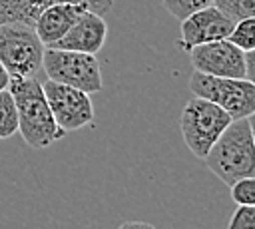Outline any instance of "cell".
<instances>
[{"label":"cell","mask_w":255,"mask_h":229,"mask_svg":"<svg viewBox=\"0 0 255 229\" xmlns=\"http://www.w3.org/2000/svg\"><path fill=\"white\" fill-rule=\"evenodd\" d=\"M18 114V131L26 145L42 149L62 139L66 131L56 123L42 84L34 76H14L8 86Z\"/></svg>","instance_id":"cell-1"},{"label":"cell","mask_w":255,"mask_h":229,"mask_svg":"<svg viewBox=\"0 0 255 229\" xmlns=\"http://www.w3.org/2000/svg\"><path fill=\"white\" fill-rule=\"evenodd\" d=\"M203 161L225 185L255 175V143L247 117L231 119L205 153Z\"/></svg>","instance_id":"cell-2"},{"label":"cell","mask_w":255,"mask_h":229,"mask_svg":"<svg viewBox=\"0 0 255 229\" xmlns=\"http://www.w3.org/2000/svg\"><path fill=\"white\" fill-rule=\"evenodd\" d=\"M229 121L231 115L223 108L205 98L193 96L181 110L179 129L187 149L195 157L203 159L221 131L229 125Z\"/></svg>","instance_id":"cell-3"},{"label":"cell","mask_w":255,"mask_h":229,"mask_svg":"<svg viewBox=\"0 0 255 229\" xmlns=\"http://www.w3.org/2000/svg\"><path fill=\"white\" fill-rule=\"evenodd\" d=\"M42 68L48 80L78 88L86 94H96L104 88L102 68L96 54L46 46L42 56Z\"/></svg>","instance_id":"cell-4"},{"label":"cell","mask_w":255,"mask_h":229,"mask_svg":"<svg viewBox=\"0 0 255 229\" xmlns=\"http://www.w3.org/2000/svg\"><path fill=\"white\" fill-rule=\"evenodd\" d=\"M189 90L193 96L205 98L223 108L231 119L247 117L255 112V84L247 78H219L193 70Z\"/></svg>","instance_id":"cell-5"},{"label":"cell","mask_w":255,"mask_h":229,"mask_svg":"<svg viewBox=\"0 0 255 229\" xmlns=\"http://www.w3.org/2000/svg\"><path fill=\"white\" fill-rule=\"evenodd\" d=\"M44 44L28 24H0V64L10 78L34 76L42 68Z\"/></svg>","instance_id":"cell-6"},{"label":"cell","mask_w":255,"mask_h":229,"mask_svg":"<svg viewBox=\"0 0 255 229\" xmlns=\"http://www.w3.org/2000/svg\"><path fill=\"white\" fill-rule=\"evenodd\" d=\"M42 90L56 123L66 133L94 123V104L90 94L54 80H46Z\"/></svg>","instance_id":"cell-7"},{"label":"cell","mask_w":255,"mask_h":229,"mask_svg":"<svg viewBox=\"0 0 255 229\" xmlns=\"http://www.w3.org/2000/svg\"><path fill=\"white\" fill-rule=\"evenodd\" d=\"M187 54L195 72L219 78H245V52L227 38L193 46Z\"/></svg>","instance_id":"cell-8"},{"label":"cell","mask_w":255,"mask_h":229,"mask_svg":"<svg viewBox=\"0 0 255 229\" xmlns=\"http://www.w3.org/2000/svg\"><path fill=\"white\" fill-rule=\"evenodd\" d=\"M235 26V20H231L225 12L215 8L213 4L199 8L185 16L181 20V36L177 40V48L183 52H189L193 46L225 40Z\"/></svg>","instance_id":"cell-9"},{"label":"cell","mask_w":255,"mask_h":229,"mask_svg":"<svg viewBox=\"0 0 255 229\" xmlns=\"http://www.w3.org/2000/svg\"><path fill=\"white\" fill-rule=\"evenodd\" d=\"M106 38H108V24L104 16L94 10H86L58 42L50 44V48L98 54L104 48Z\"/></svg>","instance_id":"cell-10"},{"label":"cell","mask_w":255,"mask_h":229,"mask_svg":"<svg viewBox=\"0 0 255 229\" xmlns=\"http://www.w3.org/2000/svg\"><path fill=\"white\" fill-rule=\"evenodd\" d=\"M86 10H90V8L86 4H80V2H56V4H50L36 18L34 30H36L38 38L42 40V44L50 46V44L58 42L76 24V20Z\"/></svg>","instance_id":"cell-11"},{"label":"cell","mask_w":255,"mask_h":229,"mask_svg":"<svg viewBox=\"0 0 255 229\" xmlns=\"http://www.w3.org/2000/svg\"><path fill=\"white\" fill-rule=\"evenodd\" d=\"M56 2H80L98 14H106L114 0H0V24L18 22L34 28L40 12Z\"/></svg>","instance_id":"cell-12"},{"label":"cell","mask_w":255,"mask_h":229,"mask_svg":"<svg viewBox=\"0 0 255 229\" xmlns=\"http://www.w3.org/2000/svg\"><path fill=\"white\" fill-rule=\"evenodd\" d=\"M18 131V114L10 90L0 92V139H8Z\"/></svg>","instance_id":"cell-13"},{"label":"cell","mask_w":255,"mask_h":229,"mask_svg":"<svg viewBox=\"0 0 255 229\" xmlns=\"http://www.w3.org/2000/svg\"><path fill=\"white\" fill-rule=\"evenodd\" d=\"M227 40L233 42L235 46H239L243 52L255 50V16L237 20L231 34L227 36Z\"/></svg>","instance_id":"cell-14"},{"label":"cell","mask_w":255,"mask_h":229,"mask_svg":"<svg viewBox=\"0 0 255 229\" xmlns=\"http://www.w3.org/2000/svg\"><path fill=\"white\" fill-rule=\"evenodd\" d=\"M213 6L235 22L255 16V0H213Z\"/></svg>","instance_id":"cell-15"},{"label":"cell","mask_w":255,"mask_h":229,"mask_svg":"<svg viewBox=\"0 0 255 229\" xmlns=\"http://www.w3.org/2000/svg\"><path fill=\"white\" fill-rule=\"evenodd\" d=\"M231 187V199L237 205H255V175L237 179Z\"/></svg>","instance_id":"cell-16"},{"label":"cell","mask_w":255,"mask_h":229,"mask_svg":"<svg viewBox=\"0 0 255 229\" xmlns=\"http://www.w3.org/2000/svg\"><path fill=\"white\" fill-rule=\"evenodd\" d=\"M161 2H163V6L167 8V12H169L173 18H177V20H183V18L189 16L191 12L213 4V0H161Z\"/></svg>","instance_id":"cell-17"},{"label":"cell","mask_w":255,"mask_h":229,"mask_svg":"<svg viewBox=\"0 0 255 229\" xmlns=\"http://www.w3.org/2000/svg\"><path fill=\"white\" fill-rule=\"evenodd\" d=\"M227 229H255V205H237Z\"/></svg>","instance_id":"cell-18"},{"label":"cell","mask_w":255,"mask_h":229,"mask_svg":"<svg viewBox=\"0 0 255 229\" xmlns=\"http://www.w3.org/2000/svg\"><path fill=\"white\" fill-rule=\"evenodd\" d=\"M245 78L255 84V50L245 52Z\"/></svg>","instance_id":"cell-19"},{"label":"cell","mask_w":255,"mask_h":229,"mask_svg":"<svg viewBox=\"0 0 255 229\" xmlns=\"http://www.w3.org/2000/svg\"><path fill=\"white\" fill-rule=\"evenodd\" d=\"M118 229H155V227L151 223H145V221H126Z\"/></svg>","instance_id":"cell-20"},{"label":"cell","mask_w":255,"mask_h":229,"mask_svg":"<svg viewBox=\"0 0 255 229\" xmlns=\"http://www.w3.org/2000/svg\"><path fill=\"white\" fill-rule=\"evenodd\" d=\"M8 86H10V74H8L6 68L0 64V92H2V90H8Z\"/></svg>","instance_id":"cell-21"},{"label":"cell","mask_w":255,"mask_h":229,"mask_svg":"<svg viewBox=\"0 0 255 229\" xmlns=\"http://www.w3.org/2000/svg\"><path fill=\"white\" fill-rule=\"evenodd\" d=\"M247 121H249V129H251V137H253V143H255V112L251 115H247Z\"/></svg>","instance_id":"cell-22"}]
</instances>
